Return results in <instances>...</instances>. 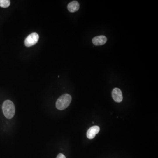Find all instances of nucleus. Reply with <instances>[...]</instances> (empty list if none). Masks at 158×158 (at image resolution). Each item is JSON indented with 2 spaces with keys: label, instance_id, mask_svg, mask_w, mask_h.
Listing matches in <instances>:
<instances>
[{
  "label": "nucleus",
  "instance_id": "nucleus-1",
  "mask_svg": "<svg viewBox=\"0 0 158 158\" xmlns=\"http://www.w3.org/2000/svg\"><path fill=\"white\" fill-rule=\"evenodd\" d=\"M2 110L6 118L8 119L13 118L15 112V106L13 101L9 100L5 101L2 105Z\"/></svg>",
  "mask_w": 158,
  "mask_h": 158
},
{
  "label": "nucleus",
  "instance_id": "nucleus-2",
  "mask_svg": "<svg viewBox=\"0 0 158 158\" xmlns=\"http://www.w3.org/2000/svg\"><path fill=\"white\" fill-rule=\"evenodd\" d=\"M72 101L71 95L65 94L62 95L57 99L56 107L57 109L60 110H64L69 106Z\"/></svg>",
  "mask_w": 158,
  "mask_h": 158
},
{
  "label": "nucleus",
  "instance_id": "nucleus-3",
  "mask_svg": "<svg viewBox=\"0 0 158 158\" xmlns=\"http://www.w3.org/2000/svg\"><path fill=\"white\" fill-rule=\"evenodd\" d=\"M39 39V36L37 33H33L29 34L25 40V46L27 47H30L36 44Z\"/></svg>",
  "mask_w": 158,
  "mask_h": 158
},
{
  "label": "nucleus",
  "instance_id": "nucleus-4",
  "mask_svg": "<svg viewBox=\"0 0 158 158\" xmlns=\"http://www.w3.org/2000/svg\"><path fill=\"white\" fill-rule=\"evenodd\" d=\"M112 95L114 100L116 102H120L123 100L122 92L119 88H114L112 91Z\"/></svg>",
  "mask_w": 158,
  "mask_h": 158
},
{
  "label": "nucleus",
  "instance_id": "nucleus-5",
  "mask_svg": "<svg viewBox=\"0 0 158 158\" xmlns=\"http://www.w3.org/2000/svg\"><path fill=\"white\" fill-rule=\"evenodd\" d=\"M107 39L105 36L101 35L95 36L92 39V43L96 46H101L106 43Z\"/></svg>",
  "mask_w": 158,
  "mask_h": 158
},
{
  "label": "nucleus",
  "instance_id": "nucleus-6",
  "mask_svg": "<svg viewBox=\"0 0 158 158\" xmlns=\"http://www.w3.org/2000/svg\"><path fill=\"white\" fill-rule=\"evenodd\" d=\"M100 131V127L98 126L92 127L88 129L87 133V136L89 139H92Z\"/></svg>",
  "mask_w": 158,
  "mask_h": 158
},
{
  "label": "nucleus",
  "instance_id": "nucleus-7",
  "mask_svg": "<svg viewBox=\"0 0 158 158\" xmlns=\"http://www.w3.org/2000/svg\"><path fill=\"white\" fill-rule=\"evenodd\" d=\"M68 10L71 13L77 12L80 8V5L77 1H72L68 4L67 6Z\"/></svg>",
  "mask_w": 158,
  "mask_h": 158
},
{
  "label": "nucleus",
  "instance_id": "nucleus-8",
  "mask_svg": "<svg viewBox=\"0 0 158 158\" xmlns=\"http://www.w3.org/2000/svg\"><path fill=\"white\" fill-rule=\"evenodd\" d=\"M10 3L11 2L9 0H0V7L6 8L10 6Z\"/></svg>",
  "mask_w": 158,
  "mask_h": 158
},
{
  "label": "nucleus",
  "instance_id": "nucleus-9",
  "mask_svg": "<svg viewBox=\"0 0 158 158\" xmlns=\"http://www.w3.org/2000/svg\"><path fill=\"white\" fill-rule=\"evenodd\" d=\"M56 158H66V156L62 153H59L57 155Z\"/></svg>",
  "mask_w": 158,
  "mask_h": 158
}]
</instances>
